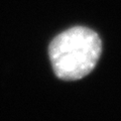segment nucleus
<instances>
[{
	"label": "nucleus",
	"mask_w": 121,
	"mask_h": 121,
	"mask_svg": "<svg viewBox=\"0 0 121 121\" xmlns=\"http://www.w3.org/2000/svg\"><path fill=\"white\" fill-rule=\"evenodd\" d=\"M102 52L100 36L85 26H74L56 35L48 48L56 77L63 80L84 78L97 65Z\"/></svg>",
	"instance_id": "1"
}]
</instances>
